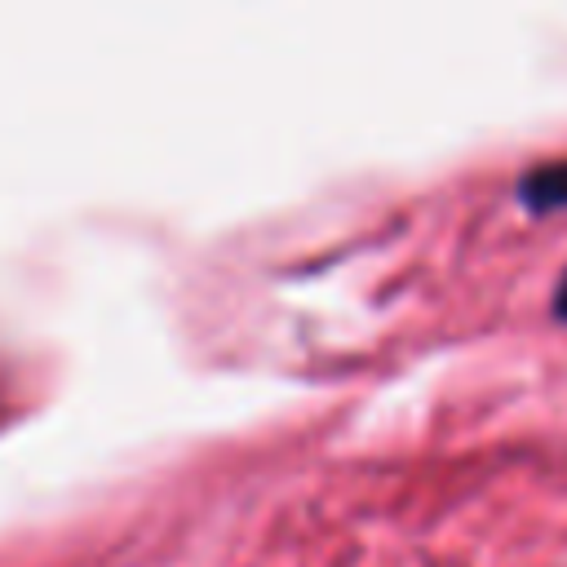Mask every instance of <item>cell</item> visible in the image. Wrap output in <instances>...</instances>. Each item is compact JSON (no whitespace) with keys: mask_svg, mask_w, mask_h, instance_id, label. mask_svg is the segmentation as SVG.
Here are the masks:
<instances>
[{"mask_svg":"<svg viewBox=\"0 0 567 567\" xmlns=\"http://www.w3.org/2000/svg\"><path fill=\"white\" fill-rule=\"evenodd\" d=\"M518 199L532 213H558V208H567V159H545V164L527 168L523 182H518Z\"/></svg>","mask_w":567,"mask_h":567,"instance_id":"cell-1","label":"cell"},{"mask_svg":"<svg viewBox=\"0 0 567 567\" xmlns=\"http://www.w3.org/2000/svg\"><path fill=\"white\" fill-rule=\"evenodd\" d=\"M554 315H558V319H567V270H563L558 288H554Z\"/></svg>","mask_w":567,"mask_h":567,"instance_id":"cell-2","label":"cell"}]
</instances>
